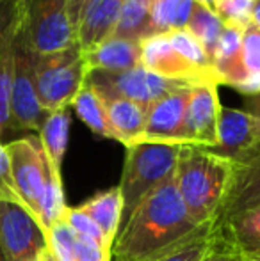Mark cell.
I'll use <instances>...</instances> for the list:
<instances>
[{"mask_svg":"<svg viewBox=\"0 0 260 261\" xmlns=\"http://www.w3.org/2000/svg\"><path fill=\"white\" fill-rule=\"evenodd\" d=\"M214 226H201L191 219L173 178L153 190L123 220L112 242L111 259L150 261L187 244Z\"/></svg>","mask_w":260,"mask_h":261,"instance_id":"1","label":"cell"},{"mask_svg":"<svg viewBox=\"0 0 260 261\" xmlns=\"http://www.w3.org/2000/svg\"><path fill=\"white\" fill-rule=\"evenodd\" d=\"M173 178L191 219L201 226L216 224L232 187V162L212 149L184 146Z\"/></svg>","mask_w":260,"mask_h":261,"instance_id":"2","label":"cell"},{"mask_svg":"<svg viewBox=\"0 0 260 261\" xmlns=\"http://www.w3.org/2000/svg\"><path fill=\"white\" fill-rule=\"evenodd\" d=\"M182 148L162 142H139L125 148V164L118 185L123 197V220L153 190L173 179Z\"/></svg>","mask_w":260,"mask_h":261,"instance_id":"3","label":"cell"},{"mask_svg":"<svg viewBox=\"0 0 260 261\" xmlns=\"http://www.w3.org/2000/svg\"><path fill=\"white\" fill-rule=\"evenodd\" d=\"M86 61L79 43L59 52H34V82L38 100L45 112L72 107V101L86 84Z\"/></svg>","mask_w":260,"mask_h":261,"instance_id":"4","label":"cell"},{"mask_svg":"<svg viewBox=\"0 0 260 261\" xmlns=\"http://www.w3.org/2000/svg\"><path fill=\"white\" fill-rule=\"evenodd\" d=\"M20 27L36 54H52L77 43L69 0H18Z\"/></svg>","mask_w":260,"mask_h":261,"instance_id":"5","label":"cell"},{"mask_svg":"<svg viewBox=\"0 0 260 261\" xmlns=\"http://www.w3.org/2000/svg\"><path fill=\"white\" fill-rule=\"evenodd\" d=\"M9 114V130L13 132H39L49 114L38 100L34 82V50L29 45L21 27L16 32L13 48Z\"/></svg>","mask_w":260,"mask_h":261,"instance_id":"6","label":"cell"},{"mask_svg":"<svg viewBox=\"0 0 260 261\" xmlns=\"http://www.w3.org/2000/svg\"><path fill=\"white\" fill-rule=\"evenodd\" d=\"M86 86L102 100H129L150 107L166 94L193 84L168 80L137 66L127 71H87Z\"/></svg>","mask_w":260,"mask_h":261,"instance_id":"7","label":"cell"},{"mask_svg":"<svg viewBox=\"0 0 260 261\" xmlns=\"http://www.w3.org/2000/svg\"><path fill=\"white\" fill-rule=\"evenodd\" d=\"M6 151L9 156L11 174H13V181L16 185L18 194H20L27 212L41 226L39 208H41L46 181L50 178V167L45 153H43L39 137L27 135V137L14 139L6 144Z\"/></svg>","mask_w":260,"mask_h":261,"instance_id":"8","label":"cell"},{"mask_svg":"<svg viewBox=\"0 0 260 261\" xmlns=\"http://www.w3.org/2000/svg\"><path fill=\"white\" fill-rule=\"evenodd\" d=\"M0 247L7 261H32L46 249V238L23 206L0 203Z\"/></svg>","mask_w":260,"mask_h":261,"instance_id":"9","label":"cell"},{"mask_svg":"<svg viewBox=\"0 0 260 261\" xmlns=\"http://www.w3.org/2000/svg\"><path fill=\"white\" fill-rule=\"evenodd\" d=\"M216 82H201L191 87L184 114L185 146L214 149L218 146V124L221 101Z\"/></svg>","mask_w":260,"mask_h":261,"instance_id":"10","label":"cell"},{"mask_svg":"<svg viewBox=\"0 0 260 261\" xmlns=\"http://www.w3.org/2000/svg\"><path fill=\"white\" fill-rule=\"evenodd\" d=\"M260 149V121L241 109L221 107L218 124V146L212 151L233 165Z\"/></svg>","mask_w":260,"mask_h":261,"instance_id":"11","label":"cell"},{"mask_svg":"<svg viewBox=\"0 0 260 261\" xmlns=\"http://www.w3.org/2000/svg\"><path fill=\"white\" fill-rule=\"evenodd\" d=\"M195 86V84H193ZM193 86H185L153 101L146 114V128L141 142L185 146L184 114Z\"/></svg>","mask_w":260,"mask_h":261,"instance_id":"12","label":"cell"},{"mask_svg":"<svg viewBox=\"0 0 260 261\" xmlns=\"http://www.w3.org/2000/svg\"><path fill=\"white\" fill-rule=\"evenodd\" d=\"M141 66L148 71L164 76L168 80L189 84L214 82L198 68L185 61L173 45L170 43L166 34H152L141 41Z\"/></svg>","mask_w":260,"mask_h":261,"instance_id":"13","label":"cell"},{"mask_svg":"<svg viewBox=\"0 0 260 261\" xmlns=\"http://www.w3.org/2000/svg\"><path fill=\"white\" fill-rule=\"evenodd\" d=\"M125 0H86L77 23V43L82 54L112 38Z\"/></svg>","mask_w":260,"mask_h":261,"instance_id":"14","label":"cell"},{"mask_svg":"<svg viewBox=\"0 0 260 261\" xmlns=\"http://www.w3.org/2000/svg\"><path fill=\"white\" fill-rule=\"evenodd\" d=\"M20 29L18 0H0V141L9 132L11 69L14 38Z\"/></svg>","mask_w":260,"mask_h":261,"instance_id":"15","label":"cell"},{"mask_svg":"<svg viewBox=\"0 0 260 261\" xmlns=\"http://www.w3.org/2000/svg\"><path fill=\"white\" fill-rule=\"evenodd\" d=\"M257 204H260V149L244 162L233 165L232 187L216 219V224Z\"/></svg>","mask_w":260,"mask_h":261,"instance_id":"16","label":"cell"},{"mask_svg":"<svg viewBox=\"0 0 260 261\" xmlns=\"http://www.w3.org/2000/svg\"><path fill=\"white\" fill-rule=\"evenodd\" d=\"M218 237L248 261H260V204L216 224Z\"/></svg>","mask_w":260,"mask_h":261,"instance_id":"17","label":"cell"},{"mask_svg":"<svg viewBox=\"0 0 260 261\" xmlns=\"http://www.w3.org/2000/svg\"><path fill=\"white\" fill-rule=\"evenodd\" d=\"M87 71H127L141 66V41L125 38L105 39L84 54Z\"/></svg>","mask_w":260,"mask_h":261,"instance_id":"18","label":"cell"},{"mask_svg":"<svg viewBox=\"0 0 260 261\" xmlns=\"http://www.w3.org/2000/svg\"><path fill=\"white\" fill-rule=\"evenodd\" d=\"M107 119L114 134V141L122 142L125 148L139 144L146 128L148 107L129 100H104Z\"/></svg>","mask_w":260,"mask_h":261,"instance_id":"19","label":"cell"},{"mask_svg":"<svg viewBox=\"0 0 260 261\" xmlns=\"http://www.w3.org/2000/svg\"><path fill=\"white\" fill-rule=\"evenodd\" d=\"M69 110H56L49 112L43 121L41 128L38 132L39 142H41L43 153L49 162V167L54 176L63 178V160L68 149V139H69Z\"/></svg>","mask_w":260,"mask_h":261,"instance_id":"20","label":"cell"},{"mask_svg":"<svg viewBox=\"0 0 260 261\" xmlns=\"http://www.w3.org/2000/svg\"><path fill=\"white\" fill-rule=\"evenodd\" d=\"M80 208L98 224V227L112 247V242L123 222V197L118 187L94 194L91 199L80 204Z\"/></svg>","mask_w":260,"mask_h":261,"instance_id":"21","label":"cell"},{"mask_svg":"<svg viewBox=\"0 0 260 261\" xmlns=\"http://www.w3.org/2000/svg\"><path fill=\"white\" fill-rule=\"evenodd\" d=\"M153 9H155V0H125L114 36L143 41L148 36L155 34Z\"/></svg>","mask_w":260,"mask_h":261,"instance_id":"22","label":"cell"},{"mask_svg":"<svg viewBox=\"0 0 260 261\" xmlns=\"http://www.w3.org/2000/svg\"><path fill=\"white\" fill-rule=\"evenodd\" d=\"M73 110L77 112L79 119L93 132L94 135L104 139H112L114 141V134L111 130V124L107 119V110H105V101L94 93L91 87L84 84V87L79 91L75 100L72 101Z\"/></svg>","mask_w":260,"mask_h":261,"instance_id":"23","label":"cell"},{"mask_svg":"<svg viewBox=\"0 0 260 261\" xmlns=\"http://www.w3.org/2000/svg\"><path fill=\"white\" fill-rule=\"evenodd\" d=\"M185 29L200 41V45L205 48V52H207L212 62L214 50L218 46V41L221 38L223 31H225V23H223L221 18L214 13V9L195 2Z\"/></svg>","mask_w":260,"mask_h":261,"instance_id":"24","label":"cell"},{"mask_svg":"<svg viewBox=\"0 0 260 261\" xmlns=\"http://www.w3.org/2000/svg\"><path fill=\"white\" fill-rule=\"evenodd\" d=\"M193 6L195 0H155V9H153L155 34H168L171 31L185 29Z\"/></svg>","mask_w":260,"mask_h":261,"instance_id":"25","label":"cell"},{"mask_svg":"<svg viewBox=\"0 0 260 261\" xmlns=\"http://www.w3.org/2000/svg\"><path fill=\"white\" fill-rule=\"evenodd\" d=\"M168 39L170 43L173 45V48L177 50L185 61L191 62L195 68L200 69L203 75H207L210 80L216 82V76H214V69H212V62L210 57L205 52V48L200 45V41L187 31V29H178V31H171L168 32ZM218 84V82H216ZM219 86V84H218Z\"/></svg>","mask_w":260,"mask_h":261,"instance_id":"26","label":"cell"},{"mask_svg":"<svg viewBox=\"0 0 260 261\" xmlns=\"http://www.w3.org/2000/svg\"><path fill=\"white\" fill-rule=\"evenodd\" d=\"M46 249L56 261H75L79 237L72 229L68 222L63 219L49 227L45 233Z\"/></svg>","mask_w":260,"mask_h":261,"instance_id":"27","label":"cell"},{"mask_svg":"<svg viewBox=\"0 0 260 261\" xmlns=\"http://www.w3.org/2000/svg\"><path fill=\"white\" fill-rule=\"evenodd\" d=\"M216 238L218 237H216V226H214L210 231L193 238L187 244L180 245L177 249H171L170 252H166L162 256H157V258L150 261H205L208 252L214 249Z\"/></svg>","mask_w":260,"mask_h":261,"instance_id":"28","label":"cell"},{"mask_svg":"<svg viewBox=\"0 0 260 261\" xmlns=\"http://www.w3.org/2000/svg\"><path fill=\"white\" fill-rule=\"evenodd\" d=\"M64 220L72 226V229L75 231L79 238L89 240V242H93V244L111 251V244H109L107 238L104 237V233H102V229L98 227V224L80 206H75V208L68 206V210H66V213H64Z\"/></svg>","mask_w":260,"mask_h":261,"instance_id":"29","label":"cell"},{"mask_svg":"<svg viewBox=\"0 0 260 261\" xmlns=\"http://www.w3.org/2000/svg\"><path fill=\"white\" fill-rule=\"evenodd\" d=\"M255 0H214V13L225 25L246 29L251 23V11Z\"/></svg>","mask_w":260,"mask_h":261,"instance_id":"30","label":"cell"},{"mask_svg":"<svg viewBox=\"0 0 260 261\" xmlns=\"http://www.w3.org/2000/svg\"><path fill=\"white\" fill-rule=\"evenodd\" d=\"M241 66H243L244 79L251 75H260V27H257L253 21L243 32Z\"/></svg>","mask_w":260,"mask_h":261,"instance_id":"31","label":"cell"},{"mask_svg":"<svg viewBox=\"0 0 260 261\" xmlns=\"http://www.w3.org/2000/svg\"><path fill=\"white\" fill-rule=\"evenodd\" d=\"M0 203H13L25 208L23 201H21L20 194L16 190V185L13 181L9 156H7L6 144H2V141H0Z\"/></svg>","mask_w":260,"mask_h":261,"instance_id":"32","label":"cell"},{"mask_svg":"<svg viewBox=\"0 0 260 261\" xmlns=\"http://www.w3.org/2000/svg\"><path fill=\"white\" fill-rule=\"evenodd\" d=\"M75 261H112V259L109 249L100 247V245L93 244L89 240H84V238H79Z\"/></svg>","mask_w":260,"mask_h":261,"instance_id":"33","label":"cell"},{"mask_svg":"<svg viewBox=\"0 0 260 261\" xmlns=\"http://www.w3.org/2000/svg\"><path fill=\"white\" fill-rule=\"evenodd\" d=\"M216 237H218V233H216ZM205 261H248V259H244L243 256L237 254L233 249H230L228 245L218 237L216 238L214 249L208 252V256L205 258Z\"/></svg>","mask_w":260,"mask_h":261,"instance_id":"34","label":"cell"},{"mask_svg":"<svg viewBox=\"0 0 260 261\" xmlns=\"http://www.w3.org/2000/svg\"><path fill=\"white\" fill-rule=\"evenodd\" d=\"M244 110L260 121V93L253 94V96H244Z\"/></svg>","mask_w":260,"mask_h":261,"instance_id":"35","label":"cell"},{"mask_svg":"<svg viewBox=\"0 0 260 261\" xmlns=\"http://www.w3.org/2000/svg\"><path fill=\"white\" fill-rule=\"evenodd\" d=\"M86 0H69V16H72L73 27H75V34H77V23H79V16L80 11H82V6Z\"/></svg>","mask_w":260,"mask_h":261,"instance_id":"36","label":"cell"},{"mask_svg":"<svg viewBox=\"0 0 260 261\" xmlns=\"http://www.w3.org/2000/svg\"><path fill=\"white\" fill-rule=\"evenodd\" d=\"M251 21H253L257 27H260V0H255L253 11H251Z\"/></svg>","mask_w":260,"mask_h":261,"instance_id":"37","label":"cell"},{"mask_svg":"<svg viewBox=\"0 0 260 261\" xmlns=\"http://www.w3.org/2000/svg\"><path fill=\"white\" fill-rule=\"evenodd\" d=\"M41 261H56V259L52 258V254L49 252V249H45V251H43V254H41Z\"/></svg>","mask_w":260,"mask_h":261,"instance_id":"38","label":"cell"},{"mask_svg":"<svg viewBox=\"0 0 260 261\" xmlns=\"http://www.w3.org/2000/svg\"><path fill=\"white\" fill-rule=\"evenodd\" d=\"M195 2L198 4H201V6H205V7H214V0H195Z\"/></svg>","mask_w":260,"mask_h":261,"instance_id":"39","label":"cell"},{"mask_svg":"<svg viewBox=\"0 0 260 261\" xmlns=\"http://www.w3.org/2000/svg\"><path fill=\"white\" fill-rule=\"evenodd\" d=\"M0 261H7L6 256H4V252H2V247H0Z\"/></svg>","mask_w":260,"mask_h":261,"instance_id":"40","label":"cell"},{"mask_svg":"<svg viewBox=\"0 0 260 261\" xmlns=\"http://www.w3.org/2000/svg\"><path fill=\"white\" fill-rule=\"evenodd\" d=\"M41 254H43V252H41ZM41 254H39V256H38V258H36V259H32V261H41Z\"/></svg>","mask_w":260,"mask_h":261,"instance_id":"41","label":"cell"}]
</instances>
